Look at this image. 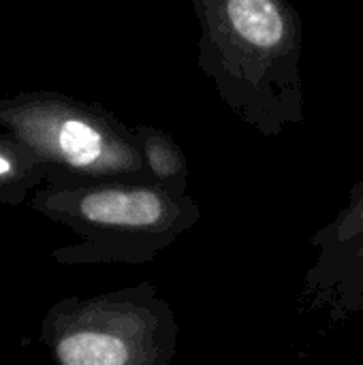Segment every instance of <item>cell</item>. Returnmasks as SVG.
Instances as JSON below:
<instances>
[{
	"label": "cell",
	"mask_w": 363,
	"mask_h": 365,
	"mask_svg": "<svg viewBox=\"0 0 363 365\" xmlns=\"http://www.w3.org/2000/svg\"><path fill=\"white\" fill-rule=\"evenodd\" d=\"M199 68L225 105L263 137L304 120L302 19L280 0H195Z\"/></svg>",
	"instance_id": "obj_1"
},
{
	"label": "cell",
	"mask_w": 363,
	"mask_h": 365,
	"mask_svg": "<svg viewBox=\"0 0 363 365\" xmlns=\"http://www.w3.org/2000/svg\"><path fill=\"white\" fill-rule=\"evenodd\" d=\"M28 205L77 237L51 252L58 265L150 263L199 222V207L190 195L152 184L45 186Z\"/></svg>",
	"instance_id": "obj_2"
},
{
	"label": "cell",
	"mask_w": 363,
	"mask_h": 365,
	"mask_svg": "<svg viewBox=\"0 0 363 365\" xmlns=\"http://www.w3.org/2000/svg\"><path fill=\"white\" fill-rule=\"evenodd\" d=\"M0 126L39 158L47 188L150 184L135 128L101 105L51 90L17 92L0 98Z\"/></svg>",
	"instance_id": "obj_3"
},
{
	"label": "cell",
	"mask_w": 363,
	"mask_h": 365,
	"mask_svg": "<svg viewBox=\"0 0 363 365\" xmlns=\"http://www.w3.org/2000/svg\"><path fill=\"white\" fill-rule=\"evenodd\" d=\"M41 342L53 365H171L178 349L173 308L150 282L56 302Z\"/></svg>",
	"instance_id": "obj_4"
},
{
	"label": "cell",
	"mask_w": 363,
	"mask_h": 365,
	"mask_svg": "<svg viewBox=\"0 0 363 365\" xmlns=\"http://www.w3.org/2000/svg\"><path fill=\"white\" fill-rule=\"evenodd\" d=\"M315 261L306 269L297 304L325 314L329 325L363 314V182L349 192L347 205L312 235Z\"/></svg>",
	"instance_id": "obj_5"
},
{
	"label": "cell",
	"mask_w": 363,
	"mask_h": 365,
	"mask_svg": "<svg viewBox=\"0 0 363 365\" xmlns=\"http://www.w3.org/2000/svg\"><path fill=\"white\" fill-rule=\"evenodd\" d=\"M45 184L47 175L39 158L13 135L0 133V207L30 203Z\"/></svg>",
	"instance_id": "obj_6"
},
{
	"label": "cell",
	"mask_w": 363,
	"mask_h": 365,
	"mask_svg": "<svg viewBox=\"0 0 363 365\" xmlns=\"http://www.w3.org/2000/svg\"><path fill=\"white\" fill-rule=\"evenodd\" d=\"M135 135L143 154L148 182L178 195H188V163L173 137L145 124L135 126Z\"/></svg>",
	"instance_id": "obj_7"
}]
</instances>
